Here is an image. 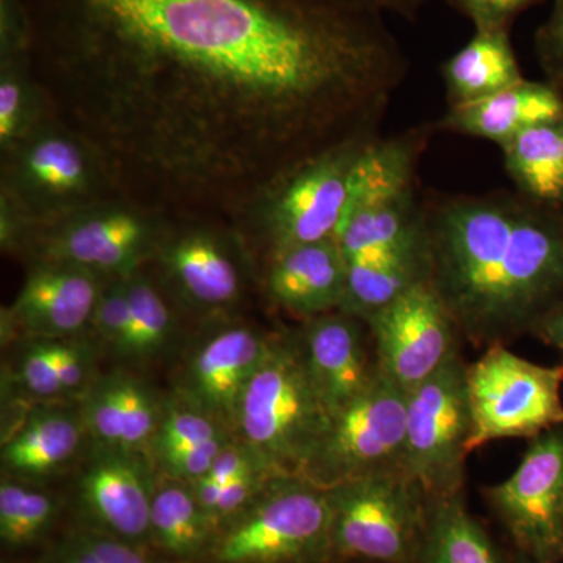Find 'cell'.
<instances>
[{
    "mask_svg": "<svg viewBox=\"0 0 563 563\" xmlns=\"http://www.w3.org/2000/svg\"><path fill=\"white\" fill-rule=\"evenodd\" d=\"M43 63L58 114L125 195L225 214L263 181L377 136L409 62L384 16L320 0H66Z\"/></svg>",
    "mask_w": 563,
    "mask_h": 563,
    "instance_id": "obj_1",
    "label": "cell"
},
{
    "mask_svg": "<svg viewBox=\"0 0 563 563\" xmlns=\"http://www.w3.org/2000/svg\"><path fill=\"white\" fill-rule=\"evenodd\" d=\"M429 284L455 329L503 343L563 295L562 222L520 195L450 196L422 207Z\"/></svg>",
    "mask_w": 563,
    "mask_h": 563,
    "instance_id": "obj_2",
    "label": "cell"
},
{
    "mask_svg": "<svg viewBox=\"0 0 563 563\" xmlns=\"http://www.w3.org/2000/svg\"><path fill=\"white\" fill-rule=\"evenodd\" d=\"M379 136H361L263 181L228 213L244 250L266 263L284 252L335 239L350 207L362 155Z\"/></svg>",
    "mask_w": 563,
    "mask_h": 563,
    "instance_id": "obj_3",
    "label": "cell"
},
{
    "mask_svg": "<svg viewBox=\"0 0 563 563\" xmlns=\"http://www.w3.org/2000/svg\"><path fill=\"white\" fill-rule=\"evenodd\" d=\"M0 228L128 196L102 151L57 111L0 152Z\"/></svg>",
    "mask_w": 563,
    "mask_h": 563,
    "instance_id": "obj_4",
    "label": "cell"
},
{
    "mask_svg": "<svg viewBox=\"0 0 563 563\" xmlns=\"http://www.w3.org/2000/svg\"><path fill=\"white\" fill-rule=\"evenodd\" d=\"M169 217V211L122 196L54 220L0 228V244L31 263H63L117 279L146 266Z\"/></svg>",
    "mask_w": 563,
    "mask_h": 563,
    "instance_id": "obj_5",
    "label": "cell"
},
{
    "mask_svg": "<svg viewBox=\"0 0 563 563\" xmlns=\"http://www.w3.org/2000/svg\"><path fill=\"white\" fill-rule=\"evenodd\" d=\"M332 415L307 368L301 340L272 339L244 388L235 437L279 476H301L328 432Z\"/></svg>",
    "mask_w": 563,
    "mask_h": 563,
    "instance_id": "obj_6",
    "label": "cell"
},
{
    "mask_svg": "<svg viewBox=\"0 0 563 563\" xmlns=\"http://www.w3.org/2000/svg\"><path fill=\"white\" fill-rule=\"evenodd\" d=\"M328 490L276 477L213 533L199 563H325L332 559Z\"/></svg>",
    "mask_w": 563,
    "mask_h": 563,
    "instance_id": "obj_7",
    "label": "cell"
},
{
    "mask_svg": "<svg viewBox=\"0 0 563 563\" xmlns=\"http://www.w3.org/2000/svg\"><path fill=\"white\" fill-rule=\"evenodd\" d=\"M332 559L415 563L431 498L401 470H385L328 488Z\"/></svg>",
    "mask_w": 563,
    "mask_h": 563,
    "instance_id": "obj_8",
    "label": "cell"
},
{
    "mask_svg": "<svg viewBox=\"0 0 563 563\" xmlns=\"http://www.w3.org/2000/svg\"><path fill=\"white\" fill-rule=\"evenodd\" d=\"M472 433L466 453L504 439L563 428V365H537L493 343L466 366Z\"/></svg>",
    "mask_w": 563,
    "mask_h": 563,
    "instance_id": "obj_9",
    "label": "cell"
},
{
    "mask_svg": "<svg viewBox=\"0 0 563 563\" xmlns=\"http://www.w3.org/2000/svg\"><path fill=\"white\" fill-rule=\"evenodd\" d=\"M472 433L466 366L459 352L409 391L401 472L431 499L459 495Z\"/></svg>",
    "mask_w": 563,
    "mask_h": 563,
    "instance_id": "obj_10",
    "label": "cell"
},
{
    "mask_svg": "<svg viewBox=\"0 0 563 563\" xmlns=\"http://www.w3.org/2000/svg\"><path fill=\"white\" fill-rule=\"evenodd\" d=\"M251 262L231 225L221 229L172 213L146 266H154L158 287L181 307L218 317L242 299Z\"/></svg>",
    "mask_w": 563,
    "mask_h": 563,
    "instance_id": "obj_11",
    "label": "cell"
},
{
    "mask_svg": "<svg viewBox=\"0 0 563 563\" xmlns=\"http://www.w3.org/2000/svg\"><path fill=\"white\" fill-rule=\"evenodd\" d=\"M409 391L377 374L361 396L333 415L301 479L328 488L366 474L401 470Z\"/></svg>",
    "mask_w": 563,
    "mask_h": 563,
    "instance_id": "obj_12",
    "label": "cell"
},
{
    "mask_svg": "<svg viewBox=\"0 0 563 563\" xmlns=\"http://www.w3.org/2000/svg\"><path fill=\"white\" fill-rule=\"evenodd\" d=\"M485 496L526 558L562 561L563 428L533 437L517 470Z\"/></svg>",
    "mask_w": 563,
    "mask_h": 563,
    "instance_id": "obj_13",
    "label": "cell"
},
{
    "mask_svg": "<svg viewBox=\"0 0 563 563\" xmlns=\"http://www.w3.org/2000/svg\"><path fill=\"white\" fill-rule=\"evenodd\" d=\"M365 321L376 344L377 369L404 390L424 383L457 352L454 321L429 280Z\"/></svg>",
    "mask_w": 563,
    "mask_h": 563,
    "instance_id": "obj_14",
    "label": "cell"
},
{
    "mask_svg": "<svg viewBox=\"0 0 563 563\" xmlns=\"http://www.w3.org/2000/svg\"><path fill=\"white\" fill-rule=\"evenodd\" d=\"M143 454L96 446L77 487L74 525L151 547L152 496L157 481Z\"/></svg>",
    "mask_w": 563,
    "mask_h": 563,
    "instance_id": "obj_15",
    "label": "cell"
},
{
    "mask_svg": "<svg viewBox=\"0 0 563 563\" xmlns=\"http://www.w3.org/2000/svg\"><path fill=\"white\" fill-rule=\"evenodd\" d=\"M107 277L63 263H31L2 312V339L65 340L90 328Z\"/></svg>",
    "mask_w": 563,
    "mask_h": 563,
    "instance_id": "obj_16",
    "label": "cell"
},
{
    "mask_svg": "<svg viewBox=\"0 0 563 563\" xmlns=\"http://www.w3.org/2000/svg\"><path fill=\"white\" fill-rule=\"evenodd\" d=\"M272 339L231 324L199 343L180 373L177 398L210 415L235 435L244 388L268 351Z\"/></svg>",
    "mask_w": 563,
    "mask_h": 563,
    "instance_id": "obj_17",
    "label": "cell"
},
{
    "mask_svg": "<svg viewBox=\"0 0 563 563\" xmlns=\"http://www.w3.org/2000/svg\"><path fill=\"white\" fill-rule=\"evenodd\" d=\"M366 321L340 310L307 318L301 340L307 368L329 413L335 415L376 379L366 352Z\"/></svg>",
    "mask_w": 563,
    "mask_h": 563,
    "instance_id": "obj_18",
    "label": "cell"
},
{
    "mask_svg": "<svg viewBox=\"0 0 563 563\" xmlns=\"http://www.w3.org/2000/svg\"><path fill=\"white\" fill-rule=\"evenodd\" d=\"M422 235V207L413 184H409L369 192L352 191L335 240L344 261L350 263L385 257L418 242Z\"/></svg>",
    "mask_w": 563,
    "mask_h": 563,
    "instance_id": "obj_19",
    "label": "cell"
},
{
    "mask_svg": "<svg viewBox=\"0 0 563 563\" xmlns=\"http://www.w3.org/2000/svg\"><path fill=\"white\" fill-rule=\"evenodd\" d=\"M347 265L335 239L295 247L266 263V290L282 309L303 318L339 310Z\"/></svg>",
    "mask_w": 563,
    "mask_h": 563,
    "instance_id": "obj_20",
    "label": "cell"
},
{
    "mask_svg": "<svg viewBox=\"0 0 563 563\" xmlns=\"http://www.w3.org/2000/svg\"><path fill=\"white\" fill-rule=\"evenodd\" d=\"M163 406L150 385L128 374H109L85 393L80 415L99 446L150 451Z\"/></svg>",
    "mask_w": 563,
    "mask_h": 563,
    "instance_id": "obj_21",
    "label": "cell"
},
{
    "mask_svg": "<svg viewBox=\"0 0 563 563\" xmlns=\"http://www.w3.org/2000/svg\"><path fill=\"white\" fill-rule=\"evenodd\" d=\"M561 117V91L551 84L523 79L476 101L450 106L437 128L503 146L526 129Z\"/></svg>",
    "mask_w": 563,
    "mask_h": 563,
    "instance_id": "obj_22",
    "label": "cell"
},
{
    "mask_svg": "<svg viewBox=\"0 0 563 563\" xmlns=\"http://www.w3.org/2000/svg\"><path fill=\"white\" fill-rule=\"evenodd\" d=\"M346 265V290L339 310L368 320L415 285L429 280L426 231L418 242L393 254Z\"/></svg>",
    "mask_w": 563,
    "mask_h": 563,
    "instance_id": "obj_23",
    "label": "cell"
},
{
    "mask_svg": "<svg viewBox=\"0 0 563 563\" xmlns=\"http://www.w3.org/2000/svg\"><path fill=\"white\" fill-rule=\"evenodd\" d=\"M499 147L521 198L542 209H563V117L526 129Z\"/></svg>",
    "mask_w": 563,
    "mask_h": 563,
    "instance_id": "obj_24",
    "label": "cell"
},
{
    "mask_svg": "<svg viewBox=\"0 0 563 563\" xmlns=\"http://www.w3.org/2000/svg\"><path fill=\"white\" fill-rule=\"evenodd\" d=\"M448 103L472 102L523 80L509 29H476L461 51L444 63Z\"/></svg>",
    "mask_w": 563,
    "mask_h": 563,
    "instance_id": "obj_25",
    "label": "cell"
},
{
    "mask_svg": "<svg viewBox=\"0 0 563 563\" xmlns=\"http://www.w3.org/2000/svg\"><path fill=\"white\" fill-rule=\"evenodd\" d=\"M81 415L63 409H40L2 444V466L24 477L54 473L70 461L84 440Z\"/></svg>",
    "mask_w": 563,
    "mask_h": 563,
    "instance_id": "obj_26",
    "label": "cell"
},
{
    "mask_svg": "<svg viewBox=\"0 0 563 563\" xmlns=\"http://www.w3.org/2000/svg\"><path fill=\"white\" fill-rule=\"evenodd\" d=\"M214 529L190 485L163 479L152 496L151 547L172 563H199Z\"/></svg>",
    "mask_w": 563,
    "mask_h": 563,
    "instance_id": "obj_27",
    "label": "cell"
},
{
    "mask_svg": "<svg viewBox=\"0 0 563 563\" xmlns=\"http://www.w3.org/2000/svg\"><path fill=\"white\" fill-rule=\"evenodd\" d=\"M415 563H507L459 495L431 499Z\"/></svg>",
    "mask_w": 563,
    "mask_h": 563,
    "instance_id": "obj_28",
    "label": "cell"
},
{
    "mask_svg": "<svg viewBox=\"0 0 563 563\" xmlns=\"http://www.w3.org/2000/svg\"><path fill=\"white\" fill-rule=\"evenodd\" d=\"M60 515V499L51 493L18 481L0 484V540L9 553L47 547Z\"/></svg>",
    "mask_w": 563,
    "mask_h": 563,
    "instance_id": "obj_29",
    "label": "cell"
},
{
    "mask_svg": "<svg viewBox=\"0 0 563 563\" xmlns=\"http://www.w3.org/2000/svg\"><path fill=\"white\" fill-rule=\"evenodd\" d=\"M46 91L20 55L0 66V152L10 150L44 118L54 113Z\"/></svg>",
    "mask_w": 563,
    "mask_h": 563,
    "instance_id": "obj_30",
    "label": "cell"
},
{
    "mask_svg": "<svg viewBox=\"0 0 563 563\" xmlns=\"http://www.w3.org/2000/svg\"><path fill=\"white\" fill-rule=\"evenodd\" d=\"M132 313V357H150L165 350L176 331V318L169 299L144 268L128 277Z\"/></svg>",
    "mask_w": 563,
    "mask_h": 563,
    "instance_id": "obj_31",
    "label": "cell"
},
{
    "mask_svg": "<svg viewBox=\"0 0 563 563\" xmlns=\"http://www.w3.org/2000/svg\"><path fill=\"white\" fill-rule=\"evenodd\" d=\"M225 433L233 435L232 431L210 415L179 398L173 399L163 406L161 422L150 446L151 457H158L190 444L207 442Z\"/></svg>",
    "mask_w": 563,
    "mask_h": 563,
    "instance_id": "obj_32",
    "label": "cell"
},
{
    "mask_svg": "<svg viewBox=\"0 0 563 563\" xmlns=\"http://www.w3.org/2000/svg\"><path fill=\"white\" fill-rule=\"evenodd\" d=\"M70 343L69 339L32 340L18 365L16 379L21 387L38 398L65 395L62 369Z\"/></svg>",
    "mask_w": 563,
    "mask_h": 563,
    "instance_id": "obj_33",
    "label": "cell"
},
{
    "mask_svg": "<svg viewBox=\"0 0 563 563\" xmlns=\"http://www.w3.org/2000/svg\"><path fill=\"white\" fill-rule=\"evenodd\" d=\"M90 329L102 342L121 354L131 355L132 313L129 306L128 277L107 282L101 292Z\"/></svg>",
    "mask_w": 563,
    "mask_h": 563,
    "instance_id": "obj_34",
    "label": "cell"
},
{
    "mask_svg": "<svg viewBox=\"0 0 563 563\" xmlns=\"http://www.w3.org/2000/svg\"><path fill=\"white\" fill-rule=\"evenodd\" d=\"M236 439L232 433L217 437L207 442L190 444L152 459L166 479L191 484L206 476L225 444Z\"/></svg>",
    "mask_w": 563,
    "mask_h": 563,
    "instance_id": "obj_35",
    "label": "cell"
},
{
    "mask_svg": "<svg viewBox=\"0 0 563 563\" xmlns=\"http://www.w3.org/2000/svg\"><path fill=\"white\" fill-rule=\"evenodd\" d=\"M540 0H448L476 29H509L518 13Z\"/></svg>",
    "mask_w": 563,
    "mask_h": 563,
    "instance_id": "obj_36",
    "label": "cell"
},
{
    "mask_svg": "<svg viewBox=\"0 0 563 563\" xmlns=\"http://www.w3.org/2000/svg\"><path fill=\"white\" fill-rule=\"evenodd\" d=\"M537 54L554 88H563V0H554L550 18L536 36Z\"/></svg>",
    "mask_w": 563,
    "mask_h": 563,
    "instance_id": "obj_37",
    "label": "cell"
},
{
    "mask_svg": "<svg viewBox=\"0 0 563 563\" xmlns=\"http://www.w3.org/2000/svg\"><path fill=\"white\" fill-rule=\"evenodd\" d=\"M320 2L377 14V16H399L410 20L417 16L431 0H320Z\"/></svg>",
    "mask_w": 563,
    "mask_h": 563,
    "instance_id": "obj_38",
    "label": "cell"
},
{
    "mask_svg": "<svg viewBox=\"0 0 563 563\" xmlns=\"http://www.w3.org/2000/svg\"><path fill=\"white\" fill-rule=\"evenodd\" d=\"M540 333L548 343L563 351V302L551 310L542 321L539 322Z\"/></svg>",
    "mask_w": 563,
    "mask_h": 563,
    "instance_id": "obj_39",
    "label": "cell"
},
{
    "mask_svg": "<svg viewBox=\"0 0 563 563\" xmlns=\"http://www.w3.org/2000/svg\"><path fill=\"white\" fill-rule=\"evenodd\" d=\"M0 563H21V562H18V561H13V559H2V562Z\"/></svg>",
    "mask_w": 563,
    "mask_h": 563,
    "instance_id": "obj_40",
    "label": "cell"
},
{
    "mask_svg": "<svg viewBox=\"0 0 563 563\" xmlns=\"http://www.w3.org/2000/svg\"><path fill=\"white\" fill-rule=\"evenodd\" d=\"M325 563H352V562H347V561H335V559H333V561H329V562H325Z\"/></svg>",
    "mask_w": 563,
    "mask_h": 563,
    "instance_id": "obj_41",
    "label": "cell"
},
{
    "mask_svg": "<svg viewBox=\"0 0 563 563\" xmlns=\"http://www.w3.org/2000/svg\"><path fill=\"white\" fill-rule=\"evenodd\" d=\"M561 222H562V229H563V217H562V220H561Z\"/></svg>",
    "mask_w": 563,
    "mask_h": 563,
    "instance_id": "obj_42",
    "label": "cell"
}]
</instances>
